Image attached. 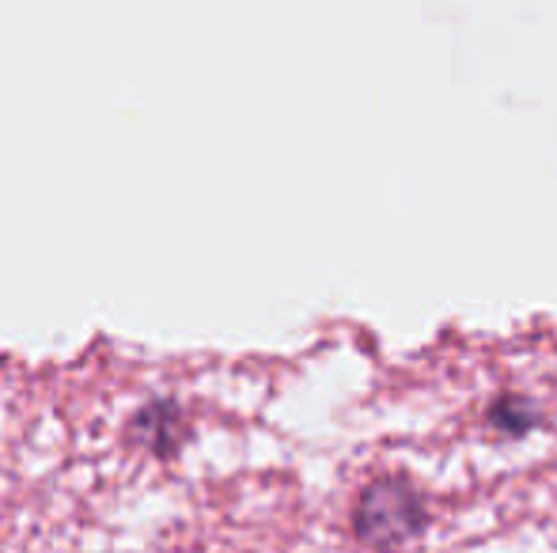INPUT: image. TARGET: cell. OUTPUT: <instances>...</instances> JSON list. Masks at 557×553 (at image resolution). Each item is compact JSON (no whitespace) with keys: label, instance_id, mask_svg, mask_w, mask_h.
<instances>
[{"label":"cell","instance_id":"1","mask_svg":"<svg viewBox=\"0 0 557 553\" xmlns=\"http://www.w3.org/2000/svg\"><path fill=\"white\" fill-rule=\"evenodd\" d=\"M357 531L372 546H391V542L406 539L418 531V501L406 486L398 481H380L364 493L357 512Z\"/></svg>","mask_w":557,"mask_h":553}]
</instances>
